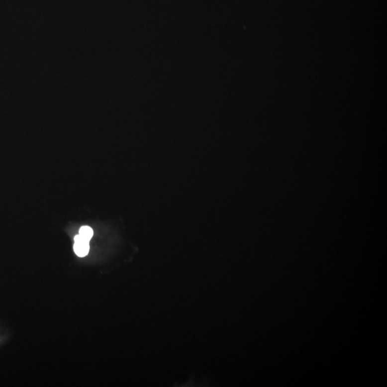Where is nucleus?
Listing matches in <instances>:
<instances>
[{
    "mask_svg": "<svg viewBox=\"0 0 387 387\" xmlns=\"http://www.w3.org/2000/svg\"><path fill=\"white\" fill-rule=\"evenodd\" d=\"M74 240L75 244L73 249H74L75 253L78 256L84 258L89 254V250H90L89 240H86L80 235H76Z\"/></svg>",
    "mask_w": 387,
    "mask_h": 387,
    "instance_id": "nucleus-1",
    "label": "nucleus"
},
{
    "mask_svg": "<svg viewBox=\"0 0 387 387\" xmlns=\"http://www.w3.org/2000/svg\"><path fill=\"white\" fill-rule=\"evenodd\" d=\"M79 235L85 238L86 240L90 241L93 235H94V231L89 226H84L80 229Z\"/></svg>",
    "mask_w": 387,
    "mask_h": 387,
    "instance_id": "nucleus-2",
    "label": "nucleus"
}]
</instances>
